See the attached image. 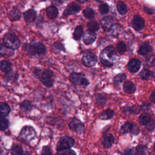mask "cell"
<instances>
[{
	"label": "cell",
	"instance_id": "6da1fadb",
	"mask_svg": "<svg viewBox=\"0 0 155 155\" xmlns=\"http://www.w3.org/2000/svg\"><path fill=\"white\" fill-rule=\"evenodd\" d=\"M101 63L106 67L113 65L119 60V56L114 47L111 46L107 47L101 53L99 56Z\"/></svg>",
	"mask_w": 155,
	"mask_h": 155
},
{
	"label": "cell",
	"instance_id": "7a4b0ae2",
	"mask_svg": "<svg viewBox=\"0 0 155 155\" xmlns=\"http://www.w3.org/2000/svg\"><path fill=\"white\" fill-rule=\"evenodd\" d=\"M24 50L30 55L44 54L46 49L43 44L41 42H33L30 44H25L24 46Z\"/></svg>",
	"mask_w": 155,
	"mask_h": 155
},
{
	"label": "cell",
	"instance_id": "3957f363",
	"mask_svg": "<svg viewBox=\"0 0 155 155\" xmlns=\"http://www.w3.org/2000/svg\"><path fill=\"white\" fill-rule=\"evenodd\" d=\"M3 42L6 48L11 50L17 49L20 46L19 39L13 34L6 35L3 39Z\"/></svg>",
	"mask_w": 155,
	"mask_h": 155
},
{
	"label": "cell",
	"instance_id": "277c9868",
	"mask_svg": "<svg viewBox=\"0 0 155 155\" xmlns=\"http://www.w3.org/2000/svg\"><path fill=\"white\" fill-rule=\"evenodd\" d=\"M74 140L70 136H64L60 138L59 140L57 146L56 150L58 151L65 150V149H70V148L72 147L74 145Z\"/></svg>",
	"mask_w": 155,
	"mask_h": 155
},
{
	"label": "cell",
	"instance_id": "5b68a950",
	"mask_svg": "<svg viewBox=\"0 0 155 155\" xmlns=\"http://www.w3.org/2000/svg\"><path fill=\"white\" fill-rule=\"evenodd\" d=\"M36 133L35 129L31 126L24 127L19 134V136L23 140L30 142L35 139Z\"/></svg>",
	"mask_w": 155,
	"mask_h": 155
},
{
	"label": "cell",
	"instance_id": "8992f818",
	"mask_svg": "<svg viewBox=\"0 0 155 155\" xmlns=\"http://www.w3.org/2000/svg\"><path fill=\"white\" fill-rule=\"evenodd\" d=\"M70 81L71 83L86 87L89 84V81L80 73H72L70 76Z\"/></svg>",
	"mask_w": 155,
	"mask_h": 155
},
{
	"label": "cell",
	"instance_id": "52a82bcc",
	"mask_svg": "<svg viewBox=\"0 0 155 155\" xmlns=\"http://www.w3.org/2000/svg\"><path fill=\"white\" fill-rule=\"evenodd\" d=\"M53 72L50 70H45L42 73L41 77V81L45 87L50 88L53 84Z\"/></svg>",
	"mask_w": 155,
	"mask_h": 155
},
{
	"label": "cell",
	"instance_id": "ba28073f",
	"mask_svg": "<svg viewBox=\"0 0 155 155\" xmlns=\"http://www.w3.org/2000/svg\"><path fill=\"white\" fill-rule=\"evenodd\" d=\"M120 131L123 134L131 133L132 134L136 135L139 133V129L135 124L127 122L121 127Z\"/></svg>",
	"mask_w": 155,
	"mask_h": 155
},
{
	"label": "cell",
	"instance_id": "9c48e42d",
	"mask_svg": "<svg viewBox=\"0 0 155 155\" xmlns=\"http://www.w3.org/2000/svg\"><path fill=\"white\" fill-rule=\"evenodd\" d=\"M82 61L85 65L90 67L94 66L97 63V59L94 54L91 52H88L83 55Z\"/></svg>",
	"mask_w": 155,
	"mask_h": 155
},
{
	"label": "cell",
	"instance_id": "30bf717a",
	"mask_svg": "<svg viewBox=\"0 0 155 155\" xmlns=\"http://www.w3.org/2000/svg\"><path fill=\"white\" fill-rule=\"evenodd\" d=\"M132 26L136 31L142 30L145 27L144 19L140 16L136 15L132 20Z\"/></svg>",
	"mask_w": 155,
	"mask_h": 155
},
{
	"label": "cell",
	"instance_id": "8fae6325",
	"mask_svg": "<svg viewBox=\"0 0 155 155\" xmlns=\"http://www.w3.org/2000/svg\"><path fill=\"white\" fill-rule=\"evenodd\" d=\"M81 10V7L75 2L70 3L64 12V15L65 16H69L71 15H74L78 13Z\"/></svg>",
	"mask_w": 155,
	"mask_h": 155
},
{
	"label": "cell",
	"instance_id": "7c38bea8",
	"mask_svg": "<svg viewBox=\"0 0 155 155\" xmlns=\"http://www.w3.org/2000/svg\"><path fill=\"white\" fill-rule=\"evenodd\" d=\"M96 38V34L95 32L92 31L88 29L86 30L83 33V40L85 44L90 45L93 44Z\"/></svg>",
	"mask_w": 155,
	"mask_h": 155
},
{
	"label": "cell",
	"instance_id": "4fadbf2b",
	"mask_svg": "<svg viewBox=\"0 0 155 155\" xmlns=\"http://www.w3.org/2000/svg\"><path fill=\"white\" fill-rule=\"evenodd\" d=\"M69 127L71 130L78 133H82L84 131V125L79 120L76 118H74L69 124Z\"/></svg>",
	"mask_w": 155,
	"mask_h": 155
},
{
	"label": "cell",
	"instance_id": "5bb4252c",
	"mask_svg": "<svg viewBox=\"0 0 155 155\" xmlns=\"http://www.w3.org/2000/svg\"><path fill=\"white\" fill-rule=\"evenodd\" d=\"M140 66H141L140 62L136 58L131 59L128 64V70L130 71L132 73H136L138 71L140 68Z\"/></svg>",
	"mask_w": 155,
	"mask_h": 155
},
{
	"label": "cell",
	"instance_id": "9a60e30c",
	"mask_svg": "<svg viewBox=\"0 0 155 155\" xmlns=\"http://www.w3.org/2000/svg\"><path fill=\"white\" fill-rule=\"evenodd\" d=\"M101 25L105 31H110L114 25L113 19L110 16H105L101 19Z\"/></svg>",
	"mask_w": 155,
	"mask_h": 155
},
{
	"label": "cell",
	"instance_id": "2e32d148",
	"mask_svg": "<svg viewBox=\"0 0 155 155\" xmlns=\"http://www.w3.org/2000/svg\"><path fill=\"white\" fill-rule=\"evenodd\" d=\"M114 140V139L113 136L111 134H108L104 137L103 140L102 141V145L104 148H108L113 145Z\"/></svg>",
	"mask_w": 155,
	"mask_h": 155
},
{
	"label": "cell",
	"instance_id": "e0dca14e",
	"mask_svg": "<svg viewBox=\"0 0 155 155\" xmlns=\"http://www.w3.org/2000/svg\"><path fill=\"white\" fill-rule=\"evenodd\" d=\"M24 17L26 22H32L33 21H35L36 17V12L33 9L28 10L27 12L24 13Z\"/></svg>",
	"mask_w": 155,
	"mask_h": 155
},
{
	"label": "cell",
	"instance_id": "ac0fdd59",
	"mask_svg": "<svg viewBox=\"0 0 155 155\" xmlns=\"http://www.w3.org/2000/svg\"><path fill=\"white\" fill-rule=\"evenodd\" d=\"M124 91L127 93H133L136 90V86L131 81H126L124 84Z\"/></svg>",
	"mask_w": 155,
	"mask_h": 155
},
{
	"label": "cell",
	"instance_id": "d6986e66",
	"mask_svg": "<svg viewBox=\"0 0 155 155\" xmlns=\"http://www.w3.org/2000/svg\"><path fill=\"white\" fill-rule=\"evenodd\" d=\"M47 16L50 19H54L58 15V10L56 7L53 5L48 7L46 10Z\"/></svg>",
	"mask_w": 155,
	"mask_h": 155
},
{
	"label": "cell",
	"instance_id": "ffe728a7",
	"mask_svg": "<svg viewBox=\"0 0 155 155\" xmlns=\"http://www.w3.org/2000/svg\"><path fill=\"white\" fill-rule=\"evenodd\" d=\"M0 68L2 71L6 73L7 74L12 72V65H11L10 63L6 60H2L1 61Z\"/></svg>",
	"mask_w": 155,
	"mask_h": 155
},
{
	"label": "cell",
	"instance_id": "44dd1931",
	"mask_svg": "<svg viewBox=\"0 0 155 155\" xmlns=\"http://www.w3.org/2000/svg\"><path fill=\"white\" fill-rule=\"evenodd\" d=\"M10 111L9 105L5 102H0V116L4 117L7 116Z\"/></svg>",
	"mask_w": 155,
	"mask_h": 155
},
{
	"label": "cell",
	"instance_id": "7402d4cb",
	"mask_svg": "<svg viewBox=\"0 0 155 155\" xmlns=\"http://www.w3.org/2000/svg\"><path fill=\"white\" fill-rule=\"evenodd\" d=\"M152 48L151 46L147 42L143 43L139 49V53L142 55H145L151 51Z\"/></svg>",
	"mask_w": 155,
	"mask_h": 155
},
{
	"label": "cell",
	"instance_id": "603a6c76",
	"mask_svg": "<svg viewBox=\"0 0 155 155\" xmlns=\"http://www.w3.org/2000/svg\"><path fill=\"white\" fill-rule=\"evenodd\" d=\"M150 119L151 116L150 114L147 113H143L141 114L139 117V122L142 125H145L150 121Z\"/></svg>",
	"mask_w": 155,
	"mask_h": 155
},
{
	"label": "cell",
	"instance_id": "cb8c5ba5",
	"mask_svg": "<svg viewBox=\"0 0 155 155\" xmlns=\"http://www.w3.org/2000/svg\"><path fill=\"white\" fill-rule=\"evenodd\" d=\"M114 116V111L111 109H107L102 112L99 116V119L102 120H108L111 119Z\"/></svg>",
	"mask_w": 155,
	"mask_h": 155
},
{
	"label": "cell",
	"instance_id": "d4e9b609",
	"mask_svg": "<svg viewBox=\"0 0 155 155\" xmlns=\"http://www.w3.org/2000/svg\"><path fill=\"white\" fill-rule=\"evenodd\" d=\"M20 108L23 112H28L32 109V104L28 101H24L21 104Z\"/></svg>",
	"mask_w": 155,
	"mask_h": 155
},
{
	"label": "cell",
	"instance_id": "484cf974",
	"mask_svg": "<svg viewBox=\"0 0 155 155\" xmlns=\"http://www.w3.org/2000/svg\"><path fill=\"white\" fill-rule=\"evenodd\" d=\"M83 33V28L81 25L77 26L73 33V38L75 40H79L81 38Z\"/></svg>",
	"mask_w": 155,
	"mask_h": 155
},
{
	"label": "cell",
	"instance_id": "4316f807",
	"mask_svg": "<svg viewBox=\"0 0 155 155\" xmlns=\"http://www.w3.org/2000/svg\"><path fill=\"white\" fill-rule=\"evenodd\" d=\"M117 8L118 12L122 15L126 14L127 12V6L124 2H119L117 5Z\"/></svg>",
	"mask_w": 155,
	"mask_h": 155
},
{
	"label": "cell",
	"instance_id": "83f0119b",
	"mask_svg": "<svg viewBox=\"0 0 155 155\" xmlns=\"http://www.w3.org/2000/svg\"><path fill=\"white\" fill-rule=\"evenodd\" d=\"M87 26L88 27V30H90L92 31H94V32L99 29V24L94 20H92V21H90V22H88L87 24Z\"/></svg>",
	"mask_w": 155,
	"mask_h": 155
},
{
	"label": "cell",
	"instance_id": "f1b7e54d",
	"mask_svg": "<svg viewBox=\"0 0 155 155\" xmlns=\"http://www.w3.org/2000/svg\"><path fill=\"white\" fill-rule=\"evenodd\" d=\"M96 102L98 105L103 106L107 102L106 96L104 94H98L96 95Z\"/></svg>",
	"mask_w": 155,
	"mask_h": 155
},
{
	"label": "cell",
	"instance_id": "f546056e",
	"mask_svg": "<svg viewBox=\"0 0 155 155\" xmlns=\"http://www.w3.org/2000/svg\"><path fill=\"white\" fill-rule=\"evenodd\" d=\"M84 16L88 19H92L94 18V12L91 8H86L83 10Z\"/></svg>",
	"mask_w": 155,
	"mask_h": 155
},
{
	"label": "cell",
	"instance_id": "4dcf8cb0",
	"mask_svg": "<svg viewBox=\"0 0 155 155\" xmlns=\"http://www.w3.org/2000/svg\"><path fill=\"white\" fill-rule=\"evenodd\" d=\"M126 78H127L126 74H124V73H121V74H119L116 75V76H114L113 81L115 84H120V83L124 82L126 80Z\"/></svg>",
	"mask_w": 155,
	"mask_h": 155
},
{
	"label": "cell",
	"instance_id": "1f68e13d",
	"mask_svg": "<svg viewBox=\"0 0 155 155\" xmlns=\"http://www.w3.org/2000/svg\"><path fill=\"white\" fill-rule=\"evenodd\" d=\"M11 153L12 155H22L23 154V150L21 147L15 145L12 147Z\"/></svg>",
	"mask_w": 155,
	"mask_h": 155
},
{
	"label": "cell",
	"instance_id": "d6a6232c",
	"mask_svg": "<svg viewBox=\"0 0 155 155\" xmlns=\"http://www.w3.org/2000/svg\"><path fill=\"white\" fill-rule=\"evenodd\" d=\"M135 151H136V155H146L147 149L145 146L140 145L136 147V149Z\"/></svg>",
	"mask_w": 155,
	"mask_h": 155
},
{
	"label": "cell",
	"instance_id": "836d02e7",
	"mask_svg": "<svg viewBox=\"0 0 155 155\" xmlns=\"http://www.w3.org/2000/svg\"><path fill=\"white\" fill-rule=\"evenodd\" d=\"M151 73L149 70L144 68L141 71L140 73V76L143 80H148L151 77Z\"/></svg>",
	"mask_w": 155,
	"mask_h": 155
},
{
	"label": "cell",
	"instance_id": "e575fe53",
	"mask_svg": "<svg viewBox=\"0 0 155 155\" xmlns=\"http://www.w3.org/2000/svg\"><path fill=\"white\" fill-rule=\"evenodd\" d=\"M10 16L12 20H18L21 18V13L18 9H13L11 11Z\"/></svg>",
	"mask_w": 155,
	"mask_h": 155
},
{
	"label": "cell",
	"instance_id": "d590c367",
	"mask_svg": "<svg viewBox=\"0 0 155 155\" xmlns=\"http://www.w3.org/2000/svg\"><path fill=\"white\" fill-rule=\"evenodd\" d=\"M8 121L7 119L4 117L0 118V130H5L8 127Z\"/></svg>",
	"mask_w": 155,
	"mask_h": 155
},
{
	"label": "cell",
	"instance_id": "8d00e7d4",
	"mask_svg": "<svg viewBox=\"0 0 155 155\" xmlns=\"http://www.w3.org/2000/svg\"><path fill=\"white\" fill-rule=\"evenodd\" d=\"M55 155H76V154L71 149H65L58 151Z\"/></svg>",
	"mask_w": 155,
	"mask_h": 155
},
{
	"label": "cell",
	"instance_id": "74e56055",
	"mask_svg": "<svg viewBox=\"0 0 155 155\" xmlns=\"http://www.w3.org/2000/svg\"><path fill=\"white\" fill-rule=\"evenodd\" d=\"M99 12L102 15H105L107 14L108 11H109V6L106 3H103L99 5Z\"/></svg>",
	"mask_w": 155,
	"mask_h": 155
},
{
	"label": "cell",
	"instance_id": "f35d334b",
	"mask_svg": "<svg viewBox=\"0 0 155 155\" xmlns=\"http://www.w3.org/2000/svg\"><path fill=\"white\" fill-rule=\"evenodd\" d=\"M117 49L118 50V51L120 53H124L126 50H127V46L126 44L122 42V41H119L117 44Z\"/></svg>",
	"mask_w": 155,
	"mask_h": 155
},
{
	"label": "cell",
	"instance_id": "ab89813d",
	"mask_svg": "<svg viewBox=\"0 0 155 155\" xmlns=\"http://www.w3.org/2000/svg\"><path fill=\"white\" fill-rule=\"evenodd\" d=\"M41 155H53V153L49 147L45 146L42 148Z\"/></svg>",
	"mask_w": 155,
	"mask_h": 155
},
{
	"label": "cell",
	"instance_id": "60d3db41",
	"mask_svg": "<svg viewBox=\"0 0 155 155\" xmlns=\"http://www.w3.org/2000/svg\"><path fill=\"white\" fill-rule=\"evenodd\" d=\"M124 155H136V151L133 148H127L124 151Z\"/></svg>",
	"mask_w": 155,
	"mask_h": 155
},
{
	"label": "cell",
	"instance_id": "b9f144b4",
	"mask_svg": "<svg viewBox=\"0 0 155 155\" xmlns=\"http://www.w3.org/2000/svg\"><path fill=\"white\" fill-rule=\"evenodd\" d=\"M6 47H5L3 41L0 39V53L2 54H4L6 52Z\"/></svg>",
	"mask_w": 155,
	"mask_h": 155
},
{
	"label": "cell",
	"instance_id": "7bdbcfd3",
	"mask_svg": "<svg viewBox=\"0 0 155 155\" xmlns=\"http://www.w3.org/2000/svg\"><path fill=\"white\" fill-rule=\"evenodd\" d=\"M147 128L149 130H152L154 127V122L153 120L150 121L147 124Z\"/></svg>",
	"mask_w": 155,
	"mask_h": 155
},
{
	"label": "cell",
	"instance_id": "ee69618b",
	"mask_svg": "<svg viewBox=\"0 0 155 155\" xmlns=\"http://www.w3.org/2000/svg\"><path fill=\"white\" fill-rule=\"evenodd\" d=\"M143 9H144V10L147 13H148L150 15H152V14H153L154 13V11L153 8H148V7H147L146 6H144L143 7Z\"/></svg>",
	"mask_w": 155,
	"mask_h": 155
},
{
	"label": "cell",
	"instance_id": "f6af8a7d",
	"mask_svg": "<svg viewBox=\"0 0 155 155\" xmlns=\"http://www.w3.org/2000/svg\"><path fill=\"white\" fill-rule=\"evenodd\" d=\"M54 47L58 50H62V51L64 50V47L61 43H55L54 44Z\"/></svg>",
	"mask_w": 155,
	"mask_h": 155
},
{
	"label": "cell",
	"instance_id": "bcb514c9",
	"mask_svg": "<svg viewBox=\"0 0 155 155\" xmlns=\"http://www.w3.org/2000/svg\"><path fill=\"white\" fill-rule=\"evenodd\" d=\"M150 101L152 102H155V91H153L151 93V94L150 95Z\"/></svg>",
	"mask_w": 155,
	"mask_h": 155
},
{
	"label": "cell",
	"instance_id": "7dc6e473",
	"mask_svg": "<svg viewBox=\"0 0 155 155\" xmlns=\"http://www.w3.org/2000/svg\"><path fill=\"white\" fill-rule=\"evenodd\" d=\"M22 155H31L28 152H25L24 153H23Z\"/></svg>",
	"mask_w": 155,
	"mask_h": 155
},
{
	"label": "cell",
	"instance_id": "c3c4849f",
	"mask_svg": "<svg viewBox=\"0 0 155 155\" xmlns=\"http://www.w3.org/2000/svg\"><path fill=\"white\" fill-rule=\"evenodd\" d=\"M78 2H79L81 3H84V2H87V1H78Z\"/></svg>",
	"mask_w": 155,
	"mask_h": 155
},
{
	"label": "cell",
	"instance_id": "681fc988",
	"mask_svg": "<svg viewBox=\"0 0 155 155\" xmlns=\"http://www.w3.org/2000/svg\"><path fill=\"white\" fill-rule=\"evenodd\" d=\"M0 85H1V84H0Z\"/></svg>",
	"mask_w": 155,
	"mask_h": 155
}]
</instances>
